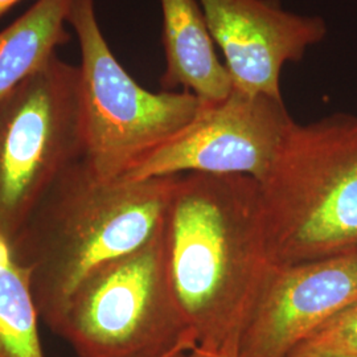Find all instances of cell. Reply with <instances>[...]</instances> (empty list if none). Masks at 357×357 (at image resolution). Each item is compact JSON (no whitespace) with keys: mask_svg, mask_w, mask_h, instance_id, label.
Listing matches in <instances>:
<instances>
[{"mask_svg":"<svg viewBox=\"0 0 357 357\" xmlns=\"http://www.w3.org/2000/svg\"><path fill=\"white\" fill-rule=\"evenodd\" d=\"M178 355H180V354H178ZM175 356H178V355H172V356H168V357H175Z\"/></svg>","mask_w":357,"mask_h":357,"instance_id":"e0dca14e","label":"cell"},{"mask_svg":"<svg viewBox=\"0 0 357 357\" xmlns=\"http://www.w3.org/2000/svg\"><path fill=\"white\" fill-rule=\"evenodd\" d=\"M68 24L81 56L82 160L97 178H123L187 126L202 102L190 91H150L130 76L103 35L94 0H72Z\"/></svg>","mask_w":357,"mask_h":357,"instance_id":"5b68a950","label":"cell"},{"mask_svg":"<svg viewBox=\"0 0 357 357\" xmlns=\"http://www.w3.org/2000/svg\"><path fill=\"white\" fill-rule=\"evenodd\" d=\"M38 319L28 273L0 236V357H45Z\"/></svg>","mask_w":357,"mask_h":357,"instance_id":"7c38bea8","label":"cell"},{"mask_svg":"<svg viewBox=\"0 0 357 357\" xmlns=\"http://www.w3.org/2000/svg\"><path fill=\"white\" fill-rule=\"evenodd\" d=\"M286 357H340L333 355V354H328V352H324V351H320L311 345L306 344V343H302L301 345H298L293 352L290 355H287Z\"/></svg>","mask_w":357,"mask_h":357,"instance_id":"5bb4252c","label":"cell"},{"mask_svg":"<svg viewBox=\"0 0 357 357\" xmlns=\"http://www.w3.org/2000/svg\"><path fill=\"white\" fill-rule=\"evenodd\" d=\"M163 16L162 41L166 68L162 88H183L202 103L225 100L233 82L225 64L217 56L199 0H159Z\"/></svg>","mask_w":357,"mask_h":357,"instance_id":"30bf717a","label":"cell"},{"mask_svg":"<svg viewBox=\"0 0 357 357\" xmlns=\"http://www.w3.org/2000/svg\"><path fill=\"white\" fill-rule=\"evenodd\" d=\"M175 357H224L220 356V355H216V354H213V352H208V351H204V349H202V348H199V347H196V348H193V349H190V351H187V352H183V354H180L178 356Z\"/></svg>","mask_w":357,"mask_h":357,"instance_id":"9a60e30c","label":"cell"},{"mask_svg":"<svg viewBox=\"0 0 357 357\" xmlns=\"http://www.w3.org/2000/svg\"><path fill=\"white\" fill-rule=\"evenodd\" d=\"M178 178L103 180L81 159L52 185L11 243L48 328L91 271L162 230Z\"/></svg>","mask_w":357,"mask_h":357,"instance_id":"7a4b0ae2","label":"cell"},{"mask_svg":"<svg viewBox=\"0 0 357 357\" xmlns=\"http://www.w3.org/2000/svg\"><path fill=\"white\" fill-rule=\"evenodd\" d=\"M171 281L197 347L240 357L277 264L259 188L241 175H178L166 220Z\"/></svg>","mask_w":357,"mask_h":357,"instance_id":"6da1fadb","label":"cell"},{"mask_svg":"<svg viewBox=\"0 0 357 357\" xmlns=\"http://www.w3.org/2000/svg\"><path fill=\"white\" fill-rule=\"evenodd\" d=\"M72 0H38L0 31V103L51 61L70 35Z\"/></svg>","mask_w":357,"mask_h":357,"instance_id":"8fae6325","label":"cell"},{"mask_svg":"<svg viewBox=\"0 0 357 357\" xmlns=\"http://www.w3.org/2000/svg\"><path fill=\"white\" fill-rule=\"evenodd\" d=\"M233 89L282 100L281 73L327 35L319 16L286 11L280 0H199Z\"/></svg>","mask_w":357,"mask_h":357,"instance_id":"ba28073f","label":"cell"},{"mask_svg":"<svg viewBox=\"0 0 357 357\" xmlns=\"http://www.w3.org/2000/svg\"><path fill=\"white\" fill-rule=\"evenodd\" d=\"M257 183L277 266L357 249V115L294 122Z\"/></svg>","mask_w":357,"mask_h":357,"instance_id":"3957f363","label":"cell"},{"mask_svg":"<svg viewBox=\"0 0 357 357\" xmlns=\"http://www.w3.org/2000/svg\"><path fill=\"white\" fill-rule=\"evenodd\" d=\"M293 125L283 100L233 89L222 101L202 103L187 126L121 178L209 174L241 175L259 181Z\"/></svg>","mask_w":357,"mask_h":357,"instance_id":"52a82bcc","label":"cell"},{"mask_svg":"<svg viewBox=\"0 0 357 357\" xmlns=\"http://www.w3.org/2000/svg\"><path fill=\"white\" fill-rule=\"evenodd\" d=\"M357 301V249L277 266L243 332L240 357H286Z\"/></svg>","mask_w":357,"mask_h":357,"instance_id":"9c48e42d","label":"cell"},{"mask_svg":"<svg viewBox=\"0 0 357 357\" xmlns=\"http://www.w3.org/2000/svg\"><path fill=\"white\" fill-rule=\"evenodd\" d=\"M340 357H357V301L314 332L306 342Z\"/></svg>","mask_w":357,"mask_h":357,"instance_id":"4fadbf2b","label":"cell"},{"mask_svg":"<svg viewBox=\"0 0 357 357\" xmlns=\"http://www.w3.org/2000/svg\"><path fill=\"white\" fill-rule=\"evenodd\" d=\"M19 1H22V0H0V17L4 13H8Z\"/></svg>","mask_w":357,"mask_h":357,"instance_id":"2e32d148","label":"cell"},{"mask_svg":"<svg viewBox=\"0 0 357 357\" xmlns=\"http://www.w3.org/2000/svg\"><path fill=\"white\" fill-rule=\"evenodd\" d=\"M79 357H168L197 347L168 268L166 224L91 271L50 328Z\"/></svg>","mask_w":357,"mask_h":357,"instance_id":"277c9868","label":"cell"},{"mask_svg":"<svg viewBox=\"0 0 357 357\" xmlns=\"http://www.w3.org/2000/svg\"><path fill=\"white\" fill-rule=\"evenodd\" d=\"M82 156L79 70L54 56L0 103V236L13 243Z\"/></svg>","mask_w":357,"mask_h":357,"instance_id":"8992f818","label":"cell"}]
</instances>
